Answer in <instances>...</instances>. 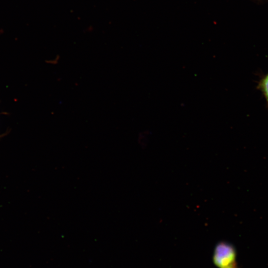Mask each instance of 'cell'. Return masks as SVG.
Wrapping results in <instances>:
<instances>
[{"label":"cell","instance_id":"obj_1","mask_svg":"<svg viewBox=\"0 0 268 268\" xmlns=\"http://www.w3.org/2000/svg\"><path fill=\"white\" fill-rule=\"evenodd\" d=\"M236 256L234 247L228 242L221 241L215 246L212 259L216 266L223 268L234 264Z\"/></svg>","mask_w":268,"mask_h":268},{"label":"cell","instance_id":"obj_2","mask_svg":"<svg viewBox=\"0 0 268 268\" xmlns=\"http://www.w3.org/2000/svg\"><path fill=\"white\" fill-rule=\"evenodd\" d=\"M260 86L268 101V74L262 80Z\"/></svg>","mask_w":268,"mask_h":268},{"label":"cell","instance_id":"obj_3","mask_svg":"<svg viewBox=\"0 0 268 268\" xmlns=\"http://www.w3.org/2000/svg\"><path fill=\"white\" fill-rule=\"evenodd\" d=\"M223 268H237V266L235 264V263L233 264L232 265H230L229 266H228L227 267Z\"/></svg>","mask_w":268,"mask_h":268}]
</instances>
